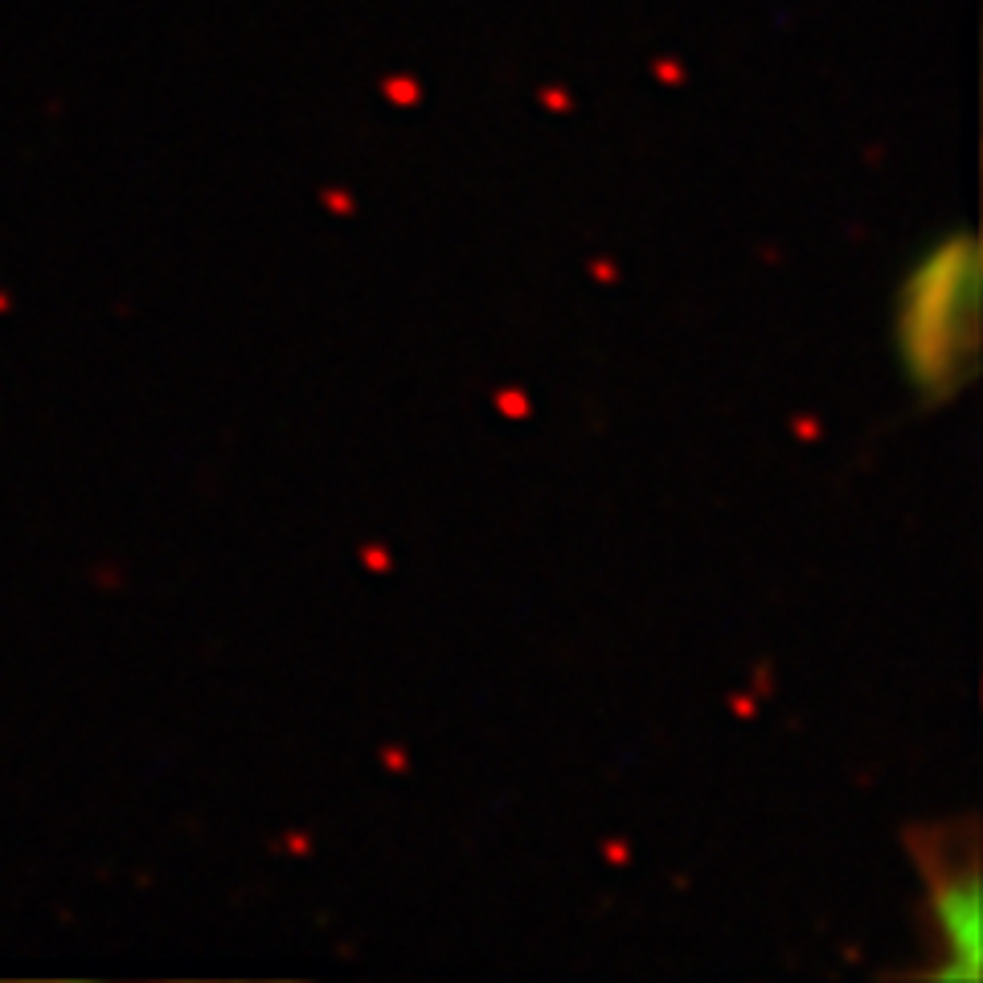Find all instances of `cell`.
Masks as SVG:
<instances>
[{
  "label": "cell",
  "mask_w": 983,
  "mask_h": 983,
  "mask_svg": "<svg viewBox=\"0 0 983 983\" xmlns=\"http://www.w3.org/2000/svg\"><path fill=\"white\" fill-rule=\"evenodd\" d=\"M906 845L926 882V934L938 980H980V857L975 824H926L906 832Z\"/></svg>",
  "instance_id": "7a4b0ae2"
},
{
  "label": "cell",
  "mask_w": 983,
  "mask_h": 983,
  "mask_svg": "<svg viewBox=\"0 0 983 983\" xmlns=\"http://www.w3.org/2000/svg\"><path fill=\"white\" fill-rule=\"evenodd\" d=\"M906 369L922 398L943 402L975 374L980 356V255L975 238L955 234L918 263L898 316Z\"/></svg>",
  "instance_id": "6da1fadb"
}]
</instances>
